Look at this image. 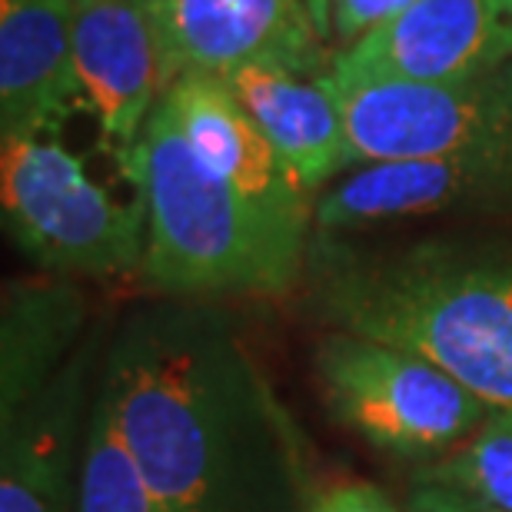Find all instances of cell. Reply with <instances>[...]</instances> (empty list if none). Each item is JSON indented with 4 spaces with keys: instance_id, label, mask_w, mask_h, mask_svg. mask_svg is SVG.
<instances>
[{
    "instance_id": "1",
    "label": "cell",
    "mask_w": 512,
    "mask_h": 512,
    "mask_svg": "<svg viewBox=\"0 0 512 512\" xmlns=\"http://www.w3.org/2000/svg\"><path fill=\"white\" fill-rule=\"evenodd\" d=\"M100 393L160 512H310L300 429L220 306L130 313L107 336Z\"/></svg>"
},
{
    "instance_id": "2",
    "label": "cell",
    "mask_w": 512,
    "mask_h": 512,
    "mask_svg": "<svg viewBox=\"0 0 512 512\" xmlns=\"http://www.w3.org/2000/svg\"><path fill=\"white\" fill-rule=\"evenodd\" d=\"M306 266L310 300L333 330L426 356L486 409L512 413V250L353 253L323 237Z\"/></svg>"
},
{
    "instance_id": "3",
    "label": "cell",
    "mask_w": 512,
    "mask_h": 512,
    "mask_svg": "<svg viewBox=\"0 0 512 512\" xmlns=\"http://www.w3.org/2000/svg\"><path fill=\"white\" fill-rule=\"evenodd\" d=\"M120 167L147 213L140 276L153 290L173 300L283 296L300 280L310 230L273 220L213 173L163 100Z\"/></svg>"
},
{
    "instance_id": "4",
    "label": "cell",
    "mask_w": 512,
    "mask_h": 512,
    "mask_svg": "<svg viewBox=\"0 0 512 512\" xmlns=\"http://www.w3.org/2000/svg\"><path fill=\"white\" fill-rule=\"evenodd\" d=\"M0 203L17 250L50 276L140 273L147 213L87 177L84 163L54 137H7L0 147Z\"/></svg>"
},
{
    "instance_id": "5",
    "label": "cell",
    "mask_w": 512,
    "mask_h": 512,
    "mask_svg": "<svg viewBox=\"0 0 512 512\" xmlns=\"http://www.w3.org/2000/svg\"><path fill=\"white\" fill-rule=\"evenodd\" d=\"M316 386L330 413L370 446L403 459H443L489 409L463 383L399 346L333 330L316 343Z\"/></svg>"
},
{
    "instance_id": "6",
    "label": "cell",
    "mask_w": 512,
    "mask_h": 512,
    "mask_svg": "<svg viewBox=\"0 0 512 512\" xmlns=\"http://www.w3.org/2000/svg\"><path fill=\"white\" fill-rule=\"evenodd\" d=\"M330 84L356 163L512 150V60L453 84Z\"/></svg>"
},
{
    "instance_id": "7",
    "label": "cell",
    "mask_w": 512,
    "mask_h": 512,
    "mask_svg": "<svg viewBox=\"0 0 512 512\" xmlns=\"http://www.w3.org/2000/svg\"><path fill=\"white\" fill-rule=\"evenodd\" d=\"M160 84L227 80L243 67L326 77L333 67L306 0H150Z\"/></svg>"
},
{
    "instance_id": "8",
    "label": "cell",
    "mask_w": 512,
    "mask_h": 512,
    "mask_svg": "<svg viewBox=\"0 0 512 512\" xmlns=\"http://www.w3.org/2000/svg\"><path fill=\"white\" fill-rule=\"evenodd\" d=\"M107 336H87L70 363L10 419H0V512H80V463Z\"/></svg>"
},
{
    "instance_id": "9",
    "label": "cell",
    "mask_w": 512,
    "mask_h": 512,
    "mask_svg": "<svg viewBox=\"0 0 512 512\" xmlns=\"http://www.w3.org/2000/svg\"><path fill=\"white\" fill-rule=\"evenodd\" d=\"M512 60V17L499 0H416L333 57L340 84H453Z\"/></svg>"
},
{
    "instance_id": "10",
    "label": "cell",
    "mask_w": 512,
    "mask_h": 512,
    "mask_svg": "<svg viewBox=\"0 0 512 512\" xmlns=\"http://www.w3.org/2000/svg\"><path fill=\"white\" fill-rule=\"evenodd\" d=\"M512 203V150L363 163L313 203L323 237L380 223Z\"/></svg>"
},
{
    "instance_id": "11",
    "label": "cell",
    "mask_w": 512,
    "mask_h": 512,
    "mask_svg": "<svg viewBox=\"0 0 512 512\" xmlns=\"http://www.w3.org/2000/svg\"><path fill=\"white\" fill-rule=\"evenodd\" d=\"M74 60L87 110L124 163L163 97L150 0H74Z\"/></svg>"
},
{
    "instance_id": "12",
    "label": "cell",
    "mask_w": 512,
    "mask_h": 512,
    "mask_svg": "<svg viewBox=\"0 0 512 512\" xmlns=\"http://www.w3.org/2000/svg\"><path fill=\"white\" fill-rule=\"evenodd\" d=\"M160 100L213 173H220L233 190L273 220L310 230L313 197L296 183L227 80L180 77L163 90Z\"/></svg>"
},
{
    "instance_id": "13",
    "label": "cell",
    "mask_w": 512,
    "mask_h": 512,
    "mask_svg": "<svg viewBox=\"0 0 512 512\" xmlns=\"http://www.w3.org/2000/svg\"><path fill=\"white\" fill-rule=\"evenodd\" d=\"M77 107L74 0H0V140L57 137Z\"/></svg>"
},
{
    "instance_id": "14",
    "label": "cell",
    "mask_w": 512,
    "mask_h": 512,
    "mask_svg": "<svg viewBox=\"0 0 512 512\" xmlns=\"http://www.w3.org/2000/svg\"><path fill=\"white\" fill-rule=\"evenodd\" d=\"M227 84L310 197L336 173L356 167L330 74L300 77L280 67H243Z\"/></svg>"
},
{
    "instance_id": "15",
    "label": "cell",
    "mask_w": 512,
    "mask_h": 512,
    "mask_svg": "<svg viewBox=\"0 0 512 512\" xmlns=\"http://www.w3.org/2000/svg\"><path fill=\"white\" fill-rule=\"evenodd\" d=\"M84 296L64 276L14 280L0 313V419L20 413L77 353Z\"/></svg>"
},
{
    "instance_id": "16",
    "label": "cell",
    "mask_w": 512,
    "mask_h": 512,
    "mask_svg": "<svg viewBox=\"0 0 512 512\" xmlns=\"http://www.w3.org/2000/svg\"><path fill=\"white\" fill-rule=\"evenodd\" d=\"M413 486L449 489L496 512H512V413L489 409L483 426L453 453L426 463Z\"/></svg>"
},
{
    "instance_id": "17",
    "label": "cell",
    "mask_w": 512,
    "mask_h": 512,
    "mask_svg": "<svg viewBox=\"0 0 512 512\" xmlns=\"http://www.w3.org/2000/svg\"><path fill=\"white\" fill-rule=\"evenodd\" d=\"M80 512H160L120 436L100 383L87 426L84 463H80Z\"/></svg>"
},
{
    "instance_id": "18",
    "label": "cell",
    "mask_w": 512,
    "mask_h": 512,
    "mask_svg": "<svg viewBox=\"0 0 512 512\" xmlns=\"http://www.w3.org/2000/svg\"><path fill=\"white\" fill-rule=\"evenodd\" d=\"M416 0H333V37L343 50L403 14Z\"/></svg>"
},
{
    "instance_id": "19",
    "label": "cell",
    "mask_w": 512,
    "mask_h": 512,
    "mask_svg": "<svg viewBox=\"0 0 512 512\" xmlns=\"http://www.w3.org/2000/svg\"><path fill=\"white\" fill-rule=\"evenodd\" d=\"M310 512H406L389 499L380 486L353 479V483H333L316 489Z\"/></svg>"
},
{
    "instance_id": "20",
    "label": "cell",
    "mask_w": 512,
    "mask_h": 512,
    "mask_svg": "<svg viewBox=\"0 0 512 512\" xmlns=\"http://www.w3.org/2000/svg\"><path fill=\"white\" fill-rule=\"evenodd\" d=\"M406 512H496L476 499H466L459 493H449V489H433V486H413L409 493Z\"/></svg>"
},
{
    "instance_id": "21",
    "label": "cell",
    "mask_w": 512,
    "mask_h": 512,
    "mask_svg": "<svg viewBox=\"0 0 512 512\" xmlns=\"http://www.w3.org/2000/svg\"><path fill=\"white\" fill-rule=\"evenodd\" d=\"M310 4V14L320 27V34L326 37V44L333 40V0H306Z\"/></svg>"
},
{
    "instance_id": "22",
    "label": "cell",
    "mask_w": 512,
    "mask_h": 512,
    "mask_svg": "<svg viewBox=\"0 0 512 512\" xmlns=\"http://www.w3.org/2000/svg\"><path fill=\"white\" fill-rule=\"evenodd\" d=\"M499 7H503V10H506V14L512 17V0H499Z\"/></svg>"
}]
</instances>
